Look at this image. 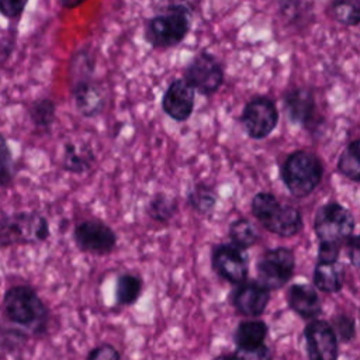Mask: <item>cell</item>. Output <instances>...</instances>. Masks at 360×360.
Here are the masks:
<instances>
[{"label": "cell", "instance_id": "1", "mask_svg": "<svg viewBox=\"0 0 360 360\" xmlns=\"http://www.w3.org/2000/svg\"><path fill=\"white\" fill-rule=\"evenodd\" d=\"M1 311L11 323L42 336L49 323V309L30 284H15L7 288L3 297Z\"/></svg>", "mask_w": 360, "mask_h": 360}, {"label": "cell", "instance_id": "2", "mask_svg": "<svg viewBox=\"0 0 360 360\" xmlns=\"http://www.w3.org/2000/svg\"><path fill=\"white\" fill-rule=\"evenodd\" d=\"M250 210L260 225L277 236L291 238L302 229L304 221L300 210L292 205H283L271 193L260 191L255 194Z\"/></svg>", "mask_w": 360, "mask_h": 360}, {"label": "cell", "instance_id": "3", "mask_svg": "<svg viewBox=\"0 0 360 360\" xmlns=\"http://www.w3.org/2000/svg\"><path fill=\"white\" fill-rule=\"evenodd\" d=\"M191 25V10L186 4H169L145 27L146 42L156 49L173 48L184 41Z\"/></svg>", "mask_w": 360, "mask_h": 360}, {"label": "cell", "instance_id": "4", "mask_svg": "<svg viewBox=\"0 0 360 360\" xmlns=\"http://www.w3.org/2000/svg\"><path fill=\"white\" fill-rule=\"evenodd\" d=\"M49 222L37 211H17L0 217V248L38 245L48 240Z\"/></svg>", "mask_w": 360, "mask_h": 360}, {"label": "cell", "instance_id": "5", "mask_svg": "<svg viewBox=\"0 0 360 360\" xmlns=\"http://www.w3.org/2000/svg\"><path fill=\"white\" fill-rule=\"evenodd\" d=\"M322 177V160L305 149L291 152L281 166L283 183L297 198L308 197L321 184Z\"/></svg>", "mask_w": 360, "mask_h": 360}, {"label": "cell", "instance_id": "6", "mask_svg": "<svg viewBox=\"0 0 360 360\" xmlns=\"http://www.w3.org/2000/svg\"><path fill=\"white\" fill-rule=\"evenodd\" d=\"M354 226L356 221L353 214L336 201L321 205L314 218V232L318 242L342 245L353 235Z\"/></svg>", "mask_w": 360, "mask_h": 360}, {"label": "cell", "instance_id": "7", "mask_svg": "<svg viewBox=\"0 0 360 360\" xmlns=\"http://www.w3.org/2000/svg\"><path fill=\"white\" fill-rule=\"evenodd\" d=\"M225 72L219 59L208 51H201L184 69V80L200 94L212 96L224 83Z\"/></svg>", "mask_w": 360, "mask_h": 360}, {"label": "cell", "instance_id": "8", "mask_svg": "<svg viewBox=\"0 0 360 360\" xmlns=\"http://www.w3.org/2000/svg\"><path fill=\"white\" fill-rule=\"evenodd\" d=\"M257 281L270 291L284 287L294 274L295 256L288 248L280 246L262 253L256 264Z\"/></svg>", "mask_w": 360, "mask_h": 360}, {"label": "cell", "instance_id": "9", "mask_svg": "<svg viewBox=\"0 0 360 360\" xmlns=\"http://www.w3.org/2000/svg\"><path fill=\"white\" fill-rule=\"evenodd\" d=\"M269 333V326L264 321L249 319L240 322L233 333V342L236 350L233 353L219 356L228 359H242V360H257L271 357L269 347L264 340Z\"/></svg>", "mask_w": 360, "mask_h": 360}, {"label": "cell", "instance_id": "10", "mask_svg": "<svg viewBox=\"0 0 360 360\" xmlns=\"http://www.w3.org/2000/svg\"><path fill=\"white\" fill-rule=\"evenodd\" d=\"M240 124L252 139H264L278 124V111L267 96H255L243 107Z\"/></svg>", "mask_w": 360, "mask_h": 360}, {"label": "cell", "instance_id": "11", "mask_svg": "<svg viewBox=\"0 0 360 360\" xmlns=\"http://www.w3.org/2000/svg\"><path fill=\"white\" fill-rule=\"evenodd\" d=\"M73 240L79 250L93 255H108L117 246L115 231L101 219L87 218L75 225Z\"/></svg>", "mask_w": 360, "mask_h": 360}, {"label": "cell", "instance_id": "12", "mask_svg": "<svg viewBox=\"0 0 360 360\" xmlns=\"http://www.w3.org/2000/svg\"><path fill=\"white\" fill-rule=\"evenodd\" d=\"M211 266L221 278L235 285L248 280L249 266L245 250L232 243L214 246L211 252Z\"/></svg>", "mask_w": 360, "mask_h": 360}, {"label": "cell", "instance_id": "13", "mask_svg": "<svg viewBox=\"0 0 360 360\" xmlns=\"http://www.w3.org/2000/svg\"><path fill=\"white\" fill-rule=\"evenodd\" d=\"M307 354L311 360H335L339 356V340L332 325L323 319H312L304 329Z\"/></svg>", "mask_w": 360, "mask_h": 360}, {"label": "cell", "instance_id": "14", "mask_svg": "<svg viewBox=\"0 0 360 360\" xmlns=\"http://www.w3.org/2000/svg\"><path fill=\"white\" fill-rule=\"evenodd\" d=\"M283 105L292 124H300L307 129L319 127L321 117L318 115L316 100L314 91L308 87H295L285 91Z\"/></svg>", "mask_w": 360, "mask_h": 360}, {"label": "cell", "instance_id": "15", "mask_svg": "<svg viewBox=\"0 0 360 360\" xmlns=\"http://www.w3.org/2000/svg\"><path fill=\"white\" fill-rule=\"evenodd\" d=\"M270 301V290L257 280L242 281L236 284L231 292V302L238 314L257 318L260 316Z\"/></svg>", "mask_w": 360, "mask_h": 360}, {"label": "cell", "instance_id": "16", "mask_svg": "<svg viewBox=\"0 0 360 360\" xmlns=\"http://www.w3.org/2000/svg\"><path fill=\"white\" fill-rule=\"evenodd\" d=\"M195 90L184 80L174 79L162 97V110L177 122L187 121L195 104Z\"/></svg>", "mask_w": 360, "mask_h": 360}, {"label": "cell", "instance_id": "17", "mask_svg": "<svg viewBox=\"0 0 360 360\" xmlns=\"http://www.w3.org/2000/svg\"><path fill=\"white\" fill-rule=\"evenodd\" d=\"M73 98L76 110L86 118L97 117L105 107V96L98 83H96L91 75L75 77L73 82Z\"/></svg>", "mask_w": 360, "mask_h": 360}, {"label": "cell", "instance_id": "18", "mask_svg": "<svg viewBox=\"0 0 360 360\" xmlns=\"http://www.w3.org/2000/svg\"><path fill=\"white\" fill-rule=\"evenodd\" d=\"M288 307L302 319L312 321L322 314V302L316 290L309 284H292L287 290Z\"/></svg>", "mask_w": 360, "mask_h": 360}, {"label": "cell", "instance_id": "19", "mask_svg": "<svg viewBox=\"0 0 360 360\" xmlns=\"http://www.w3.org/2000/svg\"><path fill=\"white\" fill-rule=\"evenodd\" d=\"M314 285L328 294L339 292L345 283V267L336 262H318L312 276Z\"/></svg>", "mask_w": 360, "mask_h": 360}, {"label": "cell", "instance_id": "20", "mask_svg": "<svg viewBox=\"0 0 360 360\" xmlns=\"http://www.w3.org/2000/svg\"><path fill=\"white\" fill-rule=\"evenodd\" d=\"M94 159L96 156L91 148H89L87 145H77L75 142H68L63 146L62 167L69 173L82 174L90 170L94 163Z\"/></svg>", "mask_w": 360, "mask_h": 360}, {"label": "cell", "instance_id": "21", "mask_svg": "<svg viewBox=\"0 0 360 360\" xmlns=\"http://www.w3.org/2000/svg\"><path fill=\"white\" fill-rule=\"evenodd\" d=\"M142 278L134 273H121L115 280L114 298L117 305L131 307L142 294Z\"/></svg>", "mask_w": 360, "mask_h": 360}, {"label": "cell", "instance_id": "22", "mask_svg": "<svg viewBox=\"0 0 360 360\" xmlns=\"http://www.w3.org/2000/svg\"><path fill=\"white\" fill-rule=\"evenodd\" d=\"M217 201L215 190L205 183H195L187 193L188 207L200 215H210L215 210Z\"/></svg>", "mask_w": 360, "mask_h": 360}, {"label": "cell", "instance_id": "23", "mask_svg": "<svg viewBox=\"0 0 360 360\" xmlns=\"http://www.w3.org/2000/svg\"><path fill=\"white\" fill-rule=\"evenodd\" d=\"M28 117L32 125L42 131H49L56 120V104L52 98H37L28 107Z\"/></svg>", "mask_w": 360, "mask_h": 360}, {"label": "cell", "instance_id": "24", "mask_svg": "<svg viewBox=\"0 0 360 360\" xmlns=\"http://www.w3.org/2000/svg\"><path fill=\"white\" fill-rule=\"evenodd\" d=\"M278 15L291 25H307L312 14V6L305 0H280Z\"/></svg>", "mask_w": 360, "mask_h": 360}, {"label": "cell", "instance_id": "25", "mask_svg": "<svg viewBox=\"0 0 360 360\" xmlns=\"http://www.w3.org/2000/svg\"><path fill=\"white\" fill-rule=\"evenodd\" d=\"M338 172L346 179L360 183V138L343 149L338 159Z\"/></svg>", "mask_w": 360, "mask_h": 360}, {"label": "cell", "instance_id": "26", "mask_svg": "<svg viewBox=\"0 0 360 360\" xmlns=\"http://www.w3.org/2000/svg\"><path fill=\"white\" fill-rule=\"evenodd\" d=\"M330 18L346 27L360 24V0H332L328 6Z\"/></svg>", "mask_w": 360, "mask_h": 360}, {"label": "cell", "instance_id": "27", "mask_svg": "<svg viewBox=\"0 0 360 360\" xmlns=\"http://www.w3.org/2000/svg\"><path fill=\"white\" fill-rule=\"evenodd\" d=\"M177 208H179V202L176 198L165 193H158L148 202L146 214L155 222L167 224L177 212Z\"/></svg>", "mask_w": 360, "mask_h": 360}, {"label": "cell", "instance_id": "28", "mask_svg": "<svg viewBox=\"0 0 360 360\" xmlns=\"http://www.w3.org/2000/svg\"><path fill=\"white\" fill-rule=\"evenodd\" d=\"M228 235H229L231 243L245 252L249 248H252L259 239V233L255 225L246 218H238L233 222H231Z\"/></svg>", "mask_w": 360, "mask_h": 360}, {"label": "cell", "instance_id": "29", "mask_svg": "<svg viewBox=\"0 0 360 360\" xmlns=\"http://www.w3.org/2000/svg\"><path fill=\"white\" fill-rule=\"evenodd\" d=\"M15 176V163L7 139L0 134V187L11 186Z\"/></svg>", "mask_w": 360, "mask_h": 360}, {"label": "cell", "instance_id": "30", "mask_svg": "<svg viewBox=\"0 0 360 360\" xmlns=\"http://www.w3.org/2000/svg\"><path fill=\"white\" fill-rule=\"evenodd\" d=\"M332 328L336 333V338L342 343H349L356 336V322L347 314H339L332 319Z\"/></svg>", "mask_w": 360, "mask_h": 360}, {"label": "cell", "instance_id": "31", "mask_svg": "<svg viewBox=\"0 0 360 360\" xmlns=\"http://www.w3.org/2000/svg\"><path fill=\"white\" fill-rule=\"evenodd\" d=\"M87 360H120L121 353L117 350L115 346L110 343H101L90 349L86 354Z\"/></svg>", "mask_w": 360, "mask_h": 360}, {"label": "cell", "instance_id": "32", "mask_svg": "<svg viewBox=\"0 0 360 360\" xmlns=\"http://www.w3.org/2000/svg\"><path fill=\"white\" fill-rule=\"evenodd\" d=\"M28 0H0V13L7 18H18Z\"/></svg>", "mask_w": 360, "mask_h": 360}, {"label": "cell", "instance_id": "33", "mask_svg": "<svg viewBox=\"0 0 360 360\" xmlns=\"http://www.w3.org/2000/svg\"><path fill=\"white\" fill-rule=\"evenodd\" d=\"M340 246L342 245H339V243L319 242L318 262H336L340 255Z\"/></svg>", "mask_w": 360, "mask_h": 360}, {"label": "cell", "instance_id": "34", "mask_svg": "<svg viewBox=\"0 0 360 360\" xmlns=\"http://www.w3.org/2000/svg\"><path fill=\"white\" fill-rule=\"evenodd\" d=\"M347 255L350 264L360 270V235H352L347 239Z\"/></svg>", "mask_w": 360, "mask_h": 360}, {"label": "cell", "instance_id": "35", "mask_svg": "<svg viewBox=\"0 0 360 360\" xmlns=\"http://www.w3.org/2000/svg\"><path fill=\"white\" fill-rule=\"evenodd\" d=\"M86 0H60L62 7L65 8H76L79 6H82Z\"/></svg>", "mask_w": 360, "mask_h": 360}]
</instances>
